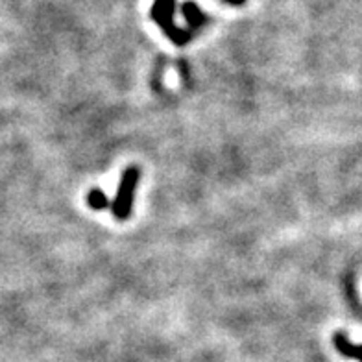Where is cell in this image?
<instances>
[{"label":"cell","mask_w":362,"mask_h":362,"mask_svg":"<svg viewBox=\"0 0 362 362\" xmlns=\"http://www.w3.org/2000/svg\"><path fill=\"white\" fill-rule=\"evenodd\" d=\"M335 346H337L338 351L342 353V355H346V357H355L362 361V346L349 344L346 335H337V337H335Z\"/></svg>","instance_id":"cell-4"},{"label":"cell","mask_w":362,"mask_h":362,"mask_svg":"<svg viewBox=\"0 0 362 362\" xmlns=\"http://www.w3.org/2000/svg\"><path fill=\"white\" fill-rule=\"evenodd\" d=\"M176 0H156L152 8V19L161 26L163 34L167 35L172 43L185 44L192 39L191 30H183L174 23Z\"/></svg>","instance_id":"cell-1"},{"label":"cell","mask_w":362,"mask_h":362,"mask_svg":"<svg viewBox=\"0 0 362 362\" xmlns=\"http://www.w3.org/2000/svg\"><path fill=\"white\" fill-rule=\"evenodd\" d=\"M87 204L89 207H93V209L100 211V209H106V207L109 206L108 201V196L104 194L100 189H93V191L89 192L87 194Z\"/></svg>","instance_id":"cell-5"},{"label":"cell","mask_w":362,"mask_h":362,"mask_svg":"<svg viewBox=\"0 0 362 362\" xmlns=\"http://www.w3.org/2000/svg\"><path fill=\"white\" fill-rule=\"evenodd\" d=\"M227 4H233V6H240L244 4V0H225Z\"/></svg>","instance_id":"cell-6"},{"label":"cell","mask_w":362,"mask_h":362,"mask_svg":"<svg viewBox=\"0 0 362 362\" xmlns=\"http://www.w3.org/2000/svg\"><path fill=\"white\" fill-rule=\"evenodd\" d=\"M183 15H185L187 23H189V30H191L192 34L207 23V17L204 15V11L198 8L196 2H191V0L183 4Z\"/></svg>","instance_id":"cell-3"},{"label":"cell","mask_w":362,"mask_h":362,"mask_svg":"<svg viewBox=\"0 0 362 362\" xmlns=\"http://www.w3.org/2000/svg\"><path fill=\"white\" fill-rule=\"evenodd\" d=\"M139 168L137 167H127L124 170L120 183H118L117 198L113 201V215L118 220H126L130 213H132L133 206V192L137 189L139 183Z\"/></svg>","instance_id":"cell-2"}]
</instances>
